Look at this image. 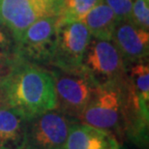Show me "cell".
<instances>
[{"mask_svg": "<svg viewBox=\"0 0 149 149\" xmlns=\"http://www.w3.org/2000/svg\"><path fill=\"white\" fill-rule=\"evenodd\" d=\"M0 88L7 107L19 111L28 119L56 107L52 73L19 58Z\"/></svg>", "mask_w": 149, "mask_h": 149, "instance_id": "cell-1", "label": "cell"}, {"mask_svg": "<svg viewBox=\"0 0 149 149\" xmlns=\"http://www.w3.org/2000/svg\"><path fill=\"white\" fill-rule=\"evenodd\" d=\"M128 77L122 81L99 84L79 115L80 123L121 135L126 129Z\"/></svg>", "mask_w": 149, "mask_h": 149, "instance_id": "cell-2", "label": "cell"}, {"mask_svg": "<svg viewBox=\"0 0 149 149\" xmlns=\"http://www.w3.org/2000/svg\"><path fill=\"white\" fill-rule=\"evenodd\" d=\"M50 73L54 80V109L79 119L99 84L82 65L71 70L54 68Z\"/></svg>", "mask_w": 149, "mask_h": 149, "instance_id": "cell-3", "label": "cell"}, {"mask_svg": "<svg viewBox=\"0 0 149 149\" xmlns=\"http://www.w3.org/2000/svg\"><path fill=\"white\" fill-rule=\"evenodd\" d=\"M63 0H0V19L17 43L32 23L59 16Z\"/></svg>", "mask_w": 149, "mask_h": 149, "instance_id": "cell-4", "label": "cell"}, {"mask_svg": "<svg viewBox=\"0 0 149 149\" xmlns=\"http://www.w3.org/2000/svg\"><path fill=\"white\" fill-rule=\"evenodd\" d=\"M77 121L57 109L28 119L24 149H63L71 128Z\"/></svg>", "mask_w": 149, "mask_h": 149, "instance_id": "cell-5", "label": "cell"}, {"mask_svg": "<svg viewBox=\"0 0 149 149\" xmlns=\"http://www.w3.org/2000/svg\"><path fill=\"white\" fill-rule=\"evenodd\" d=\"M55 31L57 42L50 64L65 70L81 67L83 55L91 39L85 24L81 20H70L59 16Z\"/></svg>", "mask_w": 149, "mask_h": 149, "instance_id": "cell-6", "label": "cell"}, {"mask_svg": "<svg viewBox=\"0 0 149 149\" xmlns=\"http://www.w3.org/2000/svg\"><path fill=\"white\" fill-rule=\"evenodd\" d=\"M82 67L98 84L127 79L126 65L112 41L90 39L82 59Z\"/></svg>", "mask_w": 149, "mask_h": 149, "instance_id": "cell-7", "label": "cell"}, {"mask_svg": "<svg viewBox=\"0 0 149 149\" xmlns=\"http://www.w3.org/2000/svg\"><path fill=\"white\" fill-rule=\"evenodd\" d=\"M112 43L117 47L126 65L129 62H142L148 56L149 34L130 19H121L115 26Z\"/></svg>", "mask_w": 149, "mask_h": 149, "instance_id": "cell-8", "label": "cell"}, {"mask_svg": "<svg viewBox=\"0 0 149 149\" xmlns=\"http://www.w3.org/2000/svg\"><path fill=\"white\" fill-rule=\"evenodd\" d=\"M63 149H120V144L109 131L77 121L71 128Z\"/></svg>", "mask_w": 149, "mask_h": 149, "instance_id": "cell-9", "label": "cell"}, {"mask_svg": "<svg viewBox=\"0 0 149 149\" xmlns=\"http://www.w3.org/2000/svg\"><path fill=\"white\" fill-rule=\"evenodd\" d=\"M28 118L11 107L0 109V149H24Z\"/></svg>", "mask_w": 149, "mask_h": 149, "instance_id": "cell-10", "label": "cell"}, {"mask_svg": "<svg viewBox=\"0 0 149 149\" xmlns=\"http://www.w3.org/2000/svg\"><path fill=\"white\" fill-rule=\"evenodd\" d=\"M94 38L111 41L119 19L106 3H100L90 10L81 19Z\"/></svg>", "mask_w": 149, "mask_h": 149, "instance_id": "cell-11", "label": "cell"}, {"mask_svg": "<svg viewBox=\"0 0 149 149\" xmlns=\"http://www.w3.org/2000/svg\"><path fill=\"white\" fill-rule=\"evenodd\" d=\"M58 19L59 16H49L38 19L37 22L32 23L24 31L20 40L17 43V47L15 49V52L17 50L40 46L42 43L47 41L55 29Z\"/></svg>", "mask_w": 149, "mask_h": 149, "instance_id": "cell-12", "label": "cell"}, {"mask_svg": "<svg viewBox=\"0 0 149 149\" xmlns=\"http://www.w3.org/2000/svg\"><path fill=\"white\" fill-rule=\"evenodd\" d=\"M104 0H63L59 16L70 20H81L85 15Z\"/></svg>", "mask_w": 149, "mask_h": 149, "instance_id": "cell-13", "label": "cell"}, {"mask_svg": "<svg viewBox=\"0 0 149 149\" xmlns=\"http://www.w3.org/2000/svg\"><path fill=\"white\" fill-rule=\"evenodd\" d=\"M130 20L144 30L149 27V0H134Z\"/></svg>", "mask_w": 149, "mask_h": 149, "instance_id": "cell-14", "label": "cell"}, {"mask_svg": "<svg viewBox=\"0 0 149 149\" xmlns=\"http://www.w3.org/2000/svg\"><path fill=\"white\" fill-rule=\"evenodd\" d=\"M112 9L119 20L130 19L134 0H104Z\"/></svg>", "mask_w": 149, "mask_h": 149, "instance_id": "cell-15", "label": "cell"}, {"mask_svg": "<svg viewBox=\"0 0 149 149\" xmlns=\"http://www.w3.org/2000/svg\"><path fill=\"white\" fill-rule=\"evenodd\" d=\"M17 60L19 58L16 55L5 54L0 52V84L12 72Z\"/></svg>", "mask_w": 149, "mask_h": 149, "instance_id": "cell-16", "label": "cell"}, {"mask_svg": "<svg viewBox=\"0 0 149 149\" xmlns=\"http://www.w3.org/2000/svg\"><path fill=\"white\" fill-rule=\"evenodd\" d=\"M4 107H7V104H6L4 95H3L1 88H0V109H1V108H4Z\"/></svg>", "mask_w": 149, "mask_h": 149, "instance_id": "cell-17", "label": "cell"}, {"mask_svg": "<svg viewBox=\"0 0 149 149\" xmlns=\"http://www.w3.org/2000/svg\"><path fill=\"white\" fill-rule=\"evenodd\" d=\"M4 27H6V26L3 24V22H2V20H1V19H0V29L1 28H4Z\"/></svg>", "mask_w": 149, "mask_h": 149, "instance_id": "cell-18", "label": "cell"}]
</instances>
